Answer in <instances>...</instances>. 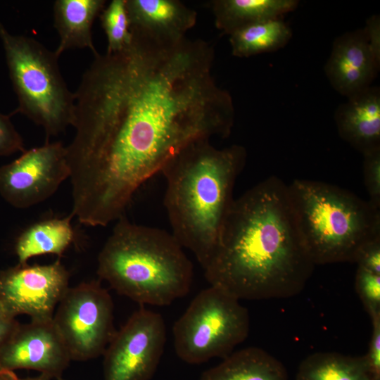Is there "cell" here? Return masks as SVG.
Wrapping results in <instances>:
<instances>
[{
    "mask_svg": "<svg viewBox=\"0 0 380 380\" xmlns=\"http://www.w3.org/2000/svg\"><path fill=\"white\" fill-rule=\"evenodd\" d=\"M0 317H11L7 312L0 295ZM15 318V317H14Z\"/></svg>",
    "mask_w": 380,
    "mask_h": 380,
    "instance_id": "cell-30",
    "label": "cell"
},
{
    "mask_svg": "<svg viewBox=\"0 0 380 380\" xmlns=\"http://www.w3.org/2000/svg\"><path fill=\"white\" fill-rule=\"evenodd\" d=\"M379 69L363 28L337 37L324 68L331 87L346 98L372 86Z\"/></svg>",
    "mask_w": 380,
    "mask_h": 380,
    "instance_id": "cell-13",
    "label": "cell"
},
{
    "mask_svg": "<svg viewBox=\"0 0 380 380\" xmlns=\"http://www.w3.org/2000/svg\"><path fill=\"white\" fill-rule=\"evenodd\" d=\"M0 39L20 113L46 134V141L72 125L75 96L58 65L59 56L36 39L11 34L0 23Z\"/></svg>",
    "mask_w": 380,
    "mask_h": 380,
    "instance_id": "cell-6",
    "label": "cell"
},
{
    "mask_svg": "<svg viewBox=\"0 0 380 380\" xmlns=\"http://www.w3.org/2000/svg\"><path fill=\"white\" fill-rule=\"evenodd\" d=\"M315 266L298 227L289 185L272 176L234 200L203 271L210 286L239 300H265L298 294Z\"/></svg>",
    "mask_w": 380,
    "mask_h": 380,
    "instance_id": "cell-2",
    "label": "cell"
},
{
    "mask_svg": "<svg viewBox=\"0 0 380 380\" xmlns=\"http://www.w3.org/2000/svg\"><path fill=\"white\" fill-rule=\"evenodd\" d=\"M24 151L23 138L11 122L10 115L0 113V156Z\"/></svg>",
    "mask_w": 380,
    "mask_h": 380,
    "instance_id": "cell-25",
    "label": "cell"
},
{
    "mask_svg": "<svg viewBox=\"0 0 380 380\" xmlns=\"http://www.w3.org/2000/svg\"><path fill=\"white\" fill-rule=\"evenodd\" d=\"M355 285L371 319L380 316V272L357 265Z\"/></svg>",
    "mask_w": 380,
    "mask_h": 380,
    "instance_id": "cell-23",
    "label": "cell"
},
{
    "mask_svg": "<svg viewBox=\"0 0 380 380\" xmlns=\"http://www.w3.org/2000/svg\"><path fill=\"white\" fill-rule=\"evenodd\" d=\"M198 380H289L285 367L265 350L248 347L232 353Z\"/></svg>",
    "mask_w": 380,
    "mask_h": 380,
    "instance_id": "cell-18",
    "label": "cell"
},
{
    "mask_svg": "<svg viewBox=\"0 0 380 380\" xmlns=\"http://www.w3.org/2000/svg\"><path fill=\"white\" fill-rule=\"evenodd\" d=\"M246 157L241 145L217 148L209 139H200L182 149L160 171L171 233L203 270L217 249Z\"/></svg>",
    "mask_w": 380,
    "mask_h": 380,
    "instance_id": "cell-3",
    "label": "cell"
},
{
    "mask_svg": "<svg viewBox=\"0 0 380 380\" xmlns=\"http://www.w3.org/2000/svg\"><path fill=\"white\" fill-rule=\"evenodd\" d=\"M289 191L298 227L315 265L355 262L380 237V209L329 183L295 179Z\"/></svg>",
    "mask_w": 380,
    "mask_h": 380,
    "instance_id": "cell-5",
    "label": "cell"
},
{
    "mask_svg": "<svg viewBox=\"0 0 380 380\" xmlns=\"http://www.w3.org/2000/svg\"><path fill=\"white\" fill-rule=\"evenodd\" d=\"M366 33L369 46L375 58L380 63V17L372 15L366 20L363 27Z\"/></svg>",
    "mask_w": 380,
    "mask_h": 380,
    "instance_id": "cell-27",
    "label": "cell"
},
{
    "mask_svg": "<svg viewBox=\"0 0 380 380\" xmlns=\"http://www.w3.org/2000/svg\"><path fill=\"white\" fill-rule=\"evenodd\" d=\"M363 177L369 201L380 209V148L363 154Z\"/></svg>",
    "mask_w": 380,
    "mask_h": 380,
    "instance_id": "cell-24",
    "label": "cell"
},
{
    "mask_svg": "<svg viewBox=\"0 0 380 380\" xmlns=\"http://www.w3.org/2000/svg\"><path fill=\"white\" fill-rule=\"evenodd\" d=\"M71 358L53 320L18 324L0 350V369H28L60 378Z\"/></svg>",
    "mask_w": 380,
    "mask_h": 380,
    "instance_id": "cell-12",
    "label": "cell"
},
{
    "mask_svg": "<svg viewBox=\"0 0 380 380\" xmlns=\"http://www.w3.org/2000/svg\"><path fill=\"white\" fill-rule=\"evenodd\" d=\"M130 31L148 38L175 42L186 37L197 13L178 0H126Z\"/></svg>",
    "mask_w": 380,
    "mask_h": 380,
    "instance_id": "cell-14",
    "label": "cell"
},
{
    "mask_svg": "<svg viewBox=\"0 0 380 380\" xmlns=\"http://www.w3.org/2000/svg\"><path fill=\"white\" fill-rule=\"evenodd\" d=\"M371 320L372 333L367 353L364 357L373 376L380 380V316Z\"/></svg>",
    "mask_w": 380,
    "mask_h": 380,
    "instance_id": "cell-26",
    "label": "cell"
},
{
    "mask_svg": "<svg viewBox=\"0 0 380 380\" xmlns=\"http://www.w3.org/2000/svg\"><path fill=\"white\" fill-rule=\"evenodd\" d=\"M57 380H65V379H63L62 377H60V378H58Z\"/></svg>",
    "mask_w": 380,
    "mask_h": 380,
    "instance_id": "cell-31",
    "label": "cell"
},
{
    "mask_svg": "<svg viewBox=\"0 0 380 380\" xmlns=\"http://www.w3.org/2000/svg\"><path fill=\"white\" fill-rule=\"evenodd\" d=\"M102 27L107 37L108 53L122 50L132 38L126 0H113L100 13Z\"/></svg>",
    "mask_w": 380,
    "mask_h": 380,
    "instance_id": "cell-22",
    "label": "cell"
},
{
    "mask_svg": "<svg viewBox=\"0 0 380 380\" xmlns=\"http://www.w3.org/2000/svg\"><path fill=\"white\" fill-rule=\"evenodd\" d=\"M69 277L59 260L43 265L18 263L0 272V295L11 317L50 321L70 287Z\"/></svg>",
    "mask_w": 380,
    "mask_h": 380,
    "instance_id": "cell-11",
    "label": "cell"
},
{
    "mask_svg": "<svg viewBox=\"0 0 380 380\" xmlns=\"http://www.w3.org/2000/svg\"><path fill=\"white\" fill-rule=\"evenodd\" d=\"M171 232L117 220L98 256L97 274L120 295L165 306L188 294L193 265Z\"/></svg>",
    "mask_w": 380,
    "mask_h": 380,
    "instance_id": "cell-4",
    "label": "cell"
},
{
    "mask_svg": "<svg viewBox=\"0 0 380 380\" xmlns=\"http://www.w3.org/2000/svg\"><path fill=\"white\" fill-rule=\"evenodd\" d=\"M296 380H377L364 356L334 352H319L300 364Z\"/></svg>",
    "mask_w": 380,
    "mask_h": 380,
    "instance_id": "cell-20",
    "label": "cell"
},
{
    "mask_svg": "<svg viewBox=\"0 0 380 380\" xmlns=\"http://www.w3.org/2000/svg\"><path fill=\"white\" fill-rule=\"evenodd\" d=\"M131 33L122 50L94 55L75 93V132L65 146L78 192L111 215L125 213L184 147L229 137L235 117L230 93L213 76L211 45Z\"/></svg>",
    "mask_w": 380,
    "mask_h": 380,
    "instance_id": "cell-1",
    "label": "cell"
},
{
    "mask_svg": "<svg viewBox=\"0 0 380 380\" xmlns=\"http://www.w3.org/2000/svg\"><path fill=\"white\" fill-rule=\"evenodd\" d=\"M298 4V0H213L210 7L215 27L230 35L253 24L284 18Z\"/></svg>",
    "mask_w": 380,
    "mask_h": 380,
    "instance_id": "cell-17",
    "label": "cell"
},
{
    "mask_svg": "<svg viewBox=\"0 0 380 380\" xmlns=\"http://www.w3.org/2000/svg\"><path fill=\"white\" fill-rule=\"evenodd\" d=\"M70 215L37 222L23 231L15 243L18 263L25 264L33 257L54 254L61 256L72 242L75 234Z\"/></svg>",
    "mask_w": 380,
    "mask_h": 380,
    "instance_id": "cell-19",
    "label": "cell"
},
{
    "mask_svg": "<svg viewBox=\"0 0 380 380\" xmlns=\"http://www.w3.org/2000/svg\"><path fill=\"white\" fill-rule=\"evenodd\" d=\"M163 316L146 309L136 310L116 331L103 355V380H151L166 343Z\"/></svg>",
    "mask_w": 380,
    "mask_h": 380,
    "instance_id": "cell-9",
    "label": "cell"
},
{
    "mask_svg": "<svg viewBox=\"0 0 380 380\" xmlns=\"http://www.w3.org/2000/svg\"><path fill=\"white\" fill-rule=\"evenodd\" d=\"M111 296L98 281L69 287L59 302L53 323L71 360L103 355L116 330Z\"/></svg>",
    "mask_w": 380,
    "mask_h": 380,
    "instance_id": "cell-8",
    "label": "cell"
},
{
    "mask_svg": "<svg viewBox=\"0 0 380 380\" xmlns=\"http://www.w3.org/2000/svg\"><path fill=\"white\" fill-rule=\"evenodd\" d=\"M339 136L365 154L380 148V88L372 85L347 98L334 113Z\"/></svg>",
    "mask_w": 380,
    "mask_h": 380,
    "instance_id": "cell-15",
    "label": "cell"
},
{
    "mask_svg": "<svg viewBox=\"0 0 380 380\" xmlns=\"http://www.w3.org/2000/svg\"><path fill=\"white\" fill-rule=\"evenodd\" d=\"M18 324L14 317H0V350L11 336Z\"/></svg>",
    "mask_w": 380,
    "mask_h": 380,
    "instance_id": "cell-28",
    "label": "cell"
},
{
    "mask_svg": "<svg viewBox=\"0 0 380 380\" xmlns=\"http://www.w3.org/2000/svg\"><path fill=\"white\" fill-rule=\"evenodd\" d=\"M70 175L65 146L48 141L0 167V194L12 206L27 208L51 196Z\"/></svg>",
    "mask_w": 380,
    "mask_h": 380,
    "instance_id": "cell-10",
    "label": "cell"
},
{
    "mask_svg": "<svg viewBox=\"0 0 380 380\" xmlns=\"http://www.w3.org/2000/svg\"><path fill=\"white\" fill-rule=\"evenodd\" d=\"M105 0H56L53 4L54 27L59 36L55 52L60 55L70 49H89L98 53L92 39V26L100 15Z\"/></svg>",
    "mask_w": 380,
    "mask_h": 380,
    "instance_id": "cell-16",
    "label": "cell"
},
{
    "mask_svg": "<svg viewBox=\"0 0 380 380\" xmlns=\"http://www.w3.org/2000/svg\"><path fill=\"white\" fill-rule=\"evenodd\" d=\"M48 374L39 373V375L31 377L20 378L13 371L0 369V380H51Z\"/></svg>",
    "mask_w": 380,
    "mask_h": 380,
    "instance_id": "cell-29",
    "label": "cell"
},
{
    "mask_svg": "<svg viewBox=\"0 0 380 380\" xmlns=\"http://www.w3.org/2000/svg\"><path fill=\"white\" fill-rule=\"evenodd\" d=\"M250 317L240 300L210 286L191 300L172 327L177 357L198 365L225 358L247 338Z\"/></svg>",
    "mask_w": 380,
    "mask_h": 380,
    "instance_id": "cell-7",
    "label": "cell"
},
{
    "mask_svg": "<svg viewBox=\"0 0 380 380\" xmlns=\"http://www.w3.org/2000/svg\"><path fill=\"white\" fill-rule=\"evenodd\" d=\"M229 36L232 55L248 58L284 48L292 37V30L279 18L251 25Z\"/></svg>",
    "mask_w": 380,
    "mask_h": 380,
    "instance_id": "cell-21",
    "label": "cell"
}]
</instances>
